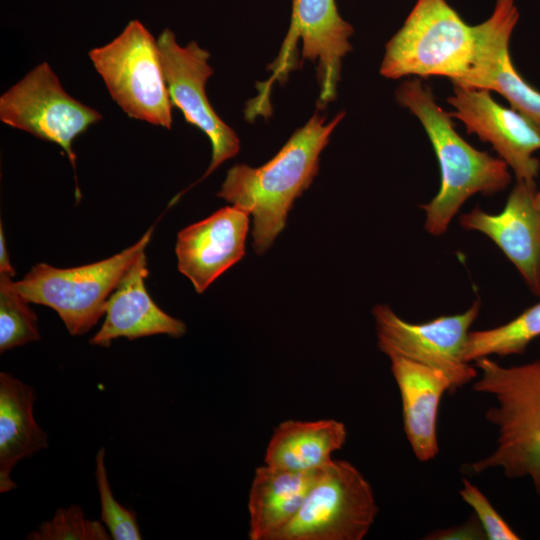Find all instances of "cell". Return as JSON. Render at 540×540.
Returning <instances> with one entry per match:
<instances>
[{"instance_id": "cell-1", "label": "cell", "mask_w": 540, "mask_h": 540, "mask_svg": "<svg viewBox=\"0 0 540 540\" xmlns=\"http://www.w3.org/2000/svg\"><path fill=\"white\" fill-rule=\"evenodd\" d=\"M343 117L340 112L326 122L315 113L265 164H237L228 170L216 195L252 215L256 254H264L285 228L294 201L318 174L320 154Z\"/></svg>"}, {"instance_id": "cell-2", "label": "cell", "mask_w": 540, "mask_h": 540, "mask_svg": "<svg viewBox=\"0 0 540 540\" xmlns=\"http://www.w3.org/2000/svg\"><path fill=\"white\" fill-rule=\"evenodd\" d=\"M395 97L420 121L439 163V191L420 208L426 213L425 230L440 236L471 196H491L507 188L511 182L509 167L501 158L466 142L455 130L450 113L437 104L432 90L419 78L405 80Z\"/></svg>"}, {"instance_id": "cell-3", "label": "cell", "mask_w": 540, "mask_h": 540, "mask_svg": "<svg viewBox=\"0 0 540 540\" xmlns=\"http://www.w3.org/2000/svg\"><path fill=\"white\" fill-rule=\"evenodd\" d=\"M475 367L473 390L497 403L485 418L497 427L498 437L494 451L468 464V470L480 474L500 468L510 479L528 477L540 497V359L506 367L484 357Z\"/></svg>"}, {"instance_id": "cell-4", "label": "cell", "mask_w": 540, "mask_h": 540, "mask_svg": "<svg viewBox=\"0 0 540 540\" xmlns=\"http://www.w3.org/2000/svg\"><path fill=\"white\" fill-rule=\"evenodd\" d=\"M475 25H468L446 0H417L402 27L385 47L380 73L449 78L461 83L474 54Z\"/></svg>"}, {"instance_id": "cell-5", "label": "cell", "mask_w": 540, "mask_h": 540, "mask_svg": "<svg viewBox=\"0 0 540 540\" xmlns=\"http://www.w3.org/2000/svg\"><path fill=\"white\" fill-rule=\"evenodd\" d=\"M153 228L135 244L94 263L71 268L38 263L13 286L29 303L55 310L70 335H83L104 316L110 295L145 252Z\"/></svg>"}, {"instance_id": "cell-6", "label": "cell", "mask_w": 540, "mask_h": 540, "mask_svg": "<svg viewBox=\"0 0 540 540\" xmlns=\"http://www.w3.org/2000/svg\"><path fill=\"white\" fill-rule=\"evenodd\" d=\"M111 98L130 118L170 129L172 108L157 39L134 19L88 52Z\"/></svg>"}, {"instance_id": "cell-7", "label": "cell", "mask_w": 540, "mask_h": 540, "mask_svg": "<svg viewBox=\"0 0 540 540\" xmlns=\"http://www.w3.org/2000/svg\"><path fill=\"white\" fill-rule=\"evenodd\" d=\"M379 508L370 483L350 462L325 466L296 516L274 540H362Z\"/></svg>"}, {"instance_id": "cell-8", "label": "cell", "mask_w": 540, "mask_h": 540, "mask_svg": "<svg viewBox=\"0 0 540 540\" xmlns=\"http://www.w3.org/2000/svg\"><path fill=\"white\" fill-rule=\"evenodd\" d=\"M480 309L477 299L462 313L411 323L387 304H376L372 314L378 347L388 357L400 356L443 371L455 393L478 377L476 367L465 360L464 350Z\"/></svg>"}, {"instance_id": "cell-9", "label": "cell", "mask_w": 540, "mask_h": 540, "mask_svg": "<svg viewBox=\"0 0 540 540\" xmlns=\"http://www.w3.org/2000/svg\"><path fill=\"white\" fill-rule=\"evenodd\" d=\"M102 115L63 88L47 62L34 67L0 96V120L7 126L58 145L74 170L72 143Z\"/></svg>"}, {"instance_id": "cell-10", "label": "cell", "mask_w": 540, "mask_h": 540, "mask_svg": "<svg viewBox=\"0 0 540 540\" xmlns=\"http://www.w3.org/2000/svg\"><path fill=\"white\" fill-rule=\"evenodd\" d=\"M157 43L173 107L178 108L185 121L203 132L211 143V161L198 180L200 182L239 153L240 140L207 98L206 83L214 72L208 63L209 52L195 41L180 45L168 28L159 34Z\"/></svg>"}, {"instance_id": "cell-11", "label": "cell", "mask_w": 540, "mask_h": 540, "mask_svg": "<svg viewBox=\"0 0 540 540\" xmlns=\"http://www.w3.org/2000/svg\"><path fill=\"white\" fill-rule=\"evenodd\" d=\"M447 102L454 108L451 117L461 121L467 133L491 144L516 181L536 185L540 162L534 153L540 149V130L530 120L497 103L484 89L453 84Z\"/></svg>"}, {"instance_id": "cell-12", "label": "cell", "mask_w": 540, "mask_h": 540, "mask_svg": "<svg viewBox=\"0 0 540 540\" xmlns=\"http://www.w3.org/2000/svg\"><path fill=\"white\" fill-rule=\"evenodd\" d=\"M519 20L515 0H496L492 14L475 25L472 64L460 86L495 91L511 108L540 130V91L513 65L509 52L512 32Z\"/></svg>"}, {"instance_id": "cell-13", "label": "cell", "mask_w": 540, "mask_h": 540, "mask_svg": "<svg viewBox=\"0 0 540 540\" xmlns=\"http://www.w3.org/2000/svg\"><path fill=\"white\" fill-rule=\"evenodd\" d=\"M536 185L516 181L503 210L493 214L475 207L459 216L460 226L490 238L515 266L526 286L540 297V211Z\"/></svg>"}, {"instance_id": "cell-14", "label": "cell", "mask_w": 540, "mask_h": 540, "mask_svg": "<svg viewBox=\"0 0 540 540\" xmlns=\"http://www.w3.org/2000/svg\"><path fill=\"white\" fill-rule=\"evenodd\" d=\"M249 216L226 206L178 232L177 267L198 294L245 256Z\"/></svg>"}, {"instance_id": "cell-15", "label": "cell", "mask_w": 540, "mask_h": 540, "mask_svg": "<svg viewBox=\"0 0 540 540\" xmlns=\"http://www.w3.org/2000/svg\"><path fill=\"white\" fill-rule=\"evenodd\" d=\"M353 32L352 25L339 14L336 0H292L290 27L281 55H289L301 40L302 59L317 65L321 108L336 97L342 60L352 49Z\"/></svg>"}, {"instance_id": "cell-16", "label": "cell", "mask_w": 540, "mask_h": 540, "mask_svg": "<svg viewBox=\"0 0 540 540\" xmlns=\"http://www.w3.org/2000/svg\"><path fill=\"white\" fill-rule=\"evenodd\" d=\"M148 274L143 252L110 295L104 321L89 340L91 345L109 347L118 338L134 340L154 335L179 338L186 333V324L163 311L149 295L145 286Z\"/></svg>"}, {"instance_id": "cell-17", "label": "cell", "mask_w": 540, "mask_h": 540, "mask_svg": "<svg viewBox=\"0 0 540 540\" xmlns=\"http://www.w3.org/2000/svg\"><path fill=\"white\" fill-rule=\"evenodd\" d=\"M388 358L401 396L406 438L419 461H430L439 452L438 412L444 393H452L451 382L439 369L400 356Z\"/></svg>"}, {"instance_id": "cell-18", "label": "cell", "mask_w": 540, "mask_h": 540, "mask_svg": "<svg viewBox=\"0 0 540 540\" xmlns=\"http://www.w3.org/2000/svg\"><path fill=\"white\" fill-rule=\"evenodd\" d=\"M323 468L298 472L257 467L248 497L249 539L274 540L296 516Z\"/></svg>"}, {"instance_id": "cell-19", "label": "cell", "mask_w": 540, "mask_h": 540, "mask_svg": "<svg viewBox=\"0 0 540 540\" xmlns=\"http://www.w3.org/2000/svg\"><path fill=\"white\" fill-rule=\"evenodd\" d=\"M35 389L7 372H0V492L17 488L12 479L21 460L47 449L48 435L34 416Z\"/></svg>"}, {"instance_id": "cell-20", "label": "cell", "mask_w": 540, "mask_h": 540, "mask_svg": "<svg viewBox=\"0 0 540 540\" xmlns=\"http://www.w3.org/2000/svg\"><path fill=\"white\" fill-rule=\"evenodd\" d=\"M347 438L346 426L335 419L286 420L274 429L264 464L289 471H310L332 462Z\"/></svg>"}, {"instance_id": "cell-21", "label": "cell", "mask_w": 540, "mask_h": 540, "mask_svg": "<svg viewBox=\"0 0 540 540\" xmlns=\"http://www.w3.org/2000/svg\"><path fill=\"white\" fill-rule=\"evenodd\" d=\"M540 337V302L500 326L470 331L464 358L470 363L491 355L523 354L528 345Z\"/></svg>"}, {"instance_id": "cell-22", "label": "cell", "mask_w": 540, "mask_h": 540, "mask_svg": "<svg viewBox=\"0 0 540 540\" xmlns=\"http://www.w3.org/2000/svg\"><path fill=\"white\" fill-rule=\"evenodd\" d=\"M13 282V277L0 275L1 354L40 339L37 315Z\"/></svg>"}, {"instance_id": "cell-23", "label": "cell", "mask_w": 540, "mask_h": 540, "mask_svg": "<svg viewBox=\"0 0 540 540\" xmlns=\"http://www.w3.org/2000/svg\"><path fill=\"white\" fill-rule=\"evenodd\" d=\"M105 454V448L101 447L95 455V480L100 501L101 522L114 540H141L136 512L115 499L108 479Z\"/></svg>"}, {"instance_id": "cell-24", "label": "cell", "mask_w": 540, "mask_h": 540, "mask_svg": "<svg viewBox=\"0 0 540 540\" xmlns=\"http://www.w3.org/2000/svg\"><path fill=\"white\" fill-rule=\"evenodd\" d=\"M27 540H110L111 535L101 520L86 518L77 504L59 508L49 520L31 531Z\"/></svg>"}, {"instance_id": "cell-25", "label": "cell", "mask_w": 540, "mask_h": 540, "mask_svg": "<svg viewBox=\"0 0 540 540\" xmlns=\"http://www.w3.org/2000/svg\"><path fill=\"white\" fill-rule=\"evenodd\" d=\"M459 494L474 511L488 540H518L520 536L497 512L485 494L466 478L462 479Z\"/></svg>"}, {"instance_id": "cell-26", "label": "cell", "mask_w": 540, "mask_h": 540, "mask_svg": "<svg viewBox=\"0 0 540 540\" xmlns=\"http://www.w3.org/2000/svg\"><path fill=\"white\" fill-rule=\"evenodd\" d=\"M424 539L427 540H483L486 539L484 530L475 514L469 517L463 524L436 529Z\"/></svg>"}, {"instance_id": "cell-27", "label": "cell", "mask_w": 540, "mask_h": 540, "mask_svg": "<svg viewBox=\"0 0 540 540\" xmlns=\"http://www.w3.org/2000/svg\"><path fill=\"white\" fill-rule=\"evenodd\" d=\"M15 274V269L10 262L3 226L0 223V275L14 277Z\"/></svg>"}, {"instance_id": "cell-28", "label": "cell", "mask_w": 540, "mask_h": 540, "mask_svg": "<svg viewBox=\"0 0 540 540\" xmlns=\"http://www.w3.org/2000/svg\"><path fill=\"white\" fill-rule=\"evenodd\" d=\"M534 201L537 209L540 211V188L535 192Z\"/></svg>"}]
</instances>
